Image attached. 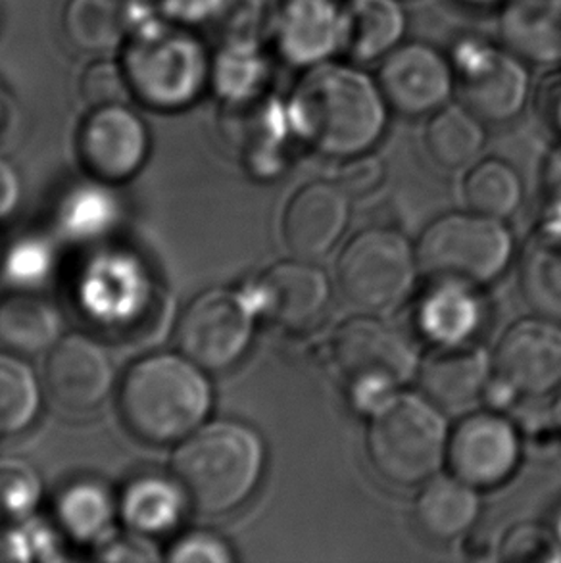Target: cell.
Instances as JSON below:
<instances>
[{"mask_svg":"<svg viewBox=\"0 0 561 563\" xmlns=\"http://www.w3.org/2000/svg\"><path fill=\"white\" fill-rule=\"evenodd\" d=\"M416 244L388 228L360 231L334 264V285L346 305L362 313L393 312L418 283Z\"/></svg>","mask_w":561,"mask_h":563,"instance_id":"6","label":"cell"},{"mask_svg":"<svg viewBox=\"0 0 561 563\" xmlns=\"http://www.w3.org/2000/svg\"><path fill=\"white\" fill-rule=\"evenodd\" d=\"M131 92L154 108H177L197 97L208 79L206 54L182 31L146 27L123 58Z\"/></svg>","mask_w":561,"mask_h":563,"instance_id":"8","label":"cell"},{"mask_svg":"<svg viewBox=\"0 0 561 563\" xmlns=\"http://www.w3.org/2000/svg\"><path fill=\"white\" fill-rule=\"evenodd\" d=\"M387 177V166L380 156L370 153L356 154L337 161L333 179L350 198H365L381 189Z\"/></svg>","mask_w":561,"mask_h":563,"instance_id":"37","label":"cell"},{"mask_svg":"<svg viewBox=\"0 0 561 563\" xmlns=\"http://www.w3.org/2000/svg\"><path fill=\"white\" fill-rule=\"evenodd\" d=\"M61 313L45 298L12 292L0 298V344L14 354H38L61 341Z\"/></svg>","mask_w":561,"mask_h":563,"instance_id":"26","label":"cell"},{"mask_svg":"<svg viewBox=\"0 0 561 563\" xmlns=\"http://www.w3.org/2000/svg\"><path fill=\"white\" fill-rule=\"evenodd\" d=\"M414 306V329L432 349L475 341L485 325V298L477 285L429 279Z\"/></svg>","mask_w":561,"mask_h":563,"instance_id":"18","label":"cell"},{"mask_svg":"<svg viewBox=\"0 0 561 563\" xmlns=\"http://www.w3.org/2000/svg\"><path fill=\"white\" fill-rule=\"evenodd\" d=\"M425 151L439 168L455 172L479 161L486 143L485 122L460 104H447L429 115Z\"/></svg>","mask_w":561,"mask_h":563,"instance_id":"25","label":"cell"},{"mask_svg":"<svg viewBox=\"0 0 561 563\" xmlns=\"http://www.w3.org/2000/svg\"><path fill=\"white\" fill-rule=\"evenodd\" d=\"M22 550L12 534L0 529V562H10V560H20Z\"/></svg>","mask_w":561,"mask_h":563,"instance_id":"44","label":"cell"},{"mask_svg":"<svg viewBox=\"0 0 561 563\" xmlns=\"http://www.w3.org/2000/svg\"><path fill=\"white\" fill-rule=\"evenodd\" d=\"M377 84L388 108L406 118L431 115L455 95L448 56L427 43H403L380 62Z\"/></svg>","mask_w":561,"mask_h":563,"instance_id":"13","label":"cell"},{"mask_svg":"<svg viewBox=\"0 0 561 563\" xmlns=\"http://www.w3.org/2000/svg\"><path fill=\"white\" fill-rule=\"evenodd\" d=\"M462 198L471 212L508 220L524 202V181L509 162L479 158L463 176Z\"/></svg>","mask_w":561,"mask_h":563,"instance_id":"28","label":"cell"},{"mask_svg":"<svg viewBox=\"0 0 561 563\" xmlns=\"http://www.w3.org/2000/svg\"><path fill=\"white\" fill-rule=\"evenodd\" d=\"M274 45L288 66L310 69L344 53V4L339 0H280Z\"/></svg>","mask_w":561,"mask_h":563,"instance_id":"15","label":"cell"},{"mask_svg":"<svg viewBox=\"0 0 561 563\" xmlns=\"http://www.w3.org/2000/svg\"><path fill=\"white\" fill-rule=\"evenodd\" d=\"M481 516V496L452 473L425 481L414 500V521L432 542H454L471 533Z\"/></svg>","mask_w":561,"mask_h":563,"instance_id":"22","label":"cell"},{"mask_svg":"<svg viewBox=\"0 0 561 563\" xmlns=\"http://www.w3.org/2000/svg\"><path fill=\"white\" fill-rule=\"evenodd\" d=\"M521 457V434L504 411H471L450 429L447 467L477 490L506 485L519 470Z\"/></svg>","mask_w":561,"mask_h":563,"instance_id":"11","label":"cell"},{"mask_svg":"<svg viewBox=\"0 0 561 563\" xmlns=\"http://www.w3.org/2000/svg\"><path fill=\"white\" fill-rule=\"evenodd\" d=\"M416 252L419 269L429 279L486 287L512 264L514 236L504 220L471 210L444 213L421 231Z\"/></svg>","mask_w":561,"mask_h":563,"instance_id":"5","label":"cell"},{"mask_svg":"<svg viewBox=\"0 0 561 563\" xmlns=\"http://www.w3.org/2000/svg\"><path fill=\"white\" fill-rule=\"evenodd\" d=\"M100 558L114 562H151L158 556L148 542L141 539H123L107 547V552Z\"/></svg>","mask_w":561,"mask_h":563,"instance_id":"41","label":"cell"},{"mask_svg":"<svg viewBox=\"0 0 561 563\" xmlns=\"http://www.w3.org/2000/svg\"><path fill=\"white\" fill-rule=\"evenodd\" d=\"M41 500L37 472L20 457H0V521L28 518Z\"/></svg>","mask_w":561,"mask_h":563,"instance_id":"35","label":"cell"},{"mask_svg":"<svg viewBox=\"0 0 561 563\" xmlns=\"http://www.w3.org/2000/svg\"><path fill=\"white\" fill-rule=\"evenodd\" d=\"M496 558L506 563H558L561 544L552 527L521 521L504 531L496 544Z\"/></svg>","mask_w":561,"mask_h":563,"instance_id":"34","label":"cell"},{"mask_svg":"<svg viewBox=\"0 0 561 563\" xmlns=\"http://www.w3.org/2000/svg\"><path fill=\"white\" fill-rule=\"evenodd\" d=\"M535 107L548 130L561 141V71L548 76L535 95Z\"/></svg>","mask_w":561,"mask_h":563,"instance_id":"39","label":"cell"},{"mask_svg":"<svg viewBox=\"0 0 561 563\" xmlns=\"http://www.w3.org/2000/svg\"><path fill=\"white\" fill-rule=\"evenodd\" d=\"M148 153V133L135 112L123 104L95 108L79 133L85 168L107 181L133 176Z\"/></svg>","mask_w":561,"mask_h":563,"instance_id":"17","label":"cell"},{"mask_svg":"<svg viewBox=\"0 0 561 563\" xmlns=\"http://www.w3.org/2000/svg\"><path fill=\"white\" fill-rule=\"evenodd\" d=\"M493 375L519 398L561 387V323L535 316L512 323L493 352Z\"/></svg>","mask_w":561,"mask_h":563,"instance_id":"12","label":"cell"},{"mask_svg":"<svg viewBox=\"0 0 561 563\" xmlns=\"http://www.w3.org/2000/svg\"><path fill=\"white\" fill-rule=\"evenodd\" d=\"M56 514L66 533L77 541H92L110 526L114 504L99 485L77 483L62 493Z\"/></svg>","mask_w":561,"mask_h":563,"instance_id":"32","label":"cell"},{"mask_svg":"<svg viewBox=\"0 0 561 563\" xmlns=\"http://www.w3.org/2000/svg\"><path fill=\"white\" fill-rule=\"evenodd\" d=\"M408 15L400 0H346L344 53L360 64L381 62L403 45Z\"/></svg>","mask_w":561,"mask_h":563,"instance_id":"24","label":"cell"},{"mask_svg":"<svg viewBox=\"0 0 561 563\" xmlns=\"http://www.w3.org/2000/svg\"><path fill=\"white\" fill-rule=\"evenodd\" d=\"M256 313L251 295L208 290L183 312L177 325L179 351L202 369H228L249 351Z\"/></svg>","mask_w":561,"mask_h":563,"instance_id":"10","label":"cell"},{"mask_svg":"<svg viewBox=\"0 0 561 563\" xmlns=\"http://www.w3.org/2000/svg\"><path fill=\"white\" fill-rule=\"evenodd\" d=\"M331 282L310 260H283L267 267L252 289L256 310L285 329L310 325L326 312Z\"/></svg>","mask_w":561,"mask_h":563,"instance_id":"16","label":"cell"},{"mask_svg":"<svg viewBox=\"0 0 561 563\" xmlns=\"http://www.w3.org/2000/svg\"><path fill=\"white\" fill-rule=\"evenodd\" d=\"M280 0H221L213 14L226 45H264L274 37Z\"/></svg>","mask_w":561,"mask_h":563,"instance_id":"33","label":"cell"},{"mask_svg":"<svg viewBox=\"0 0 561 563\" xmlns=\"http://www.w3.org/2000/svg\"><path fill=\"white\" fill-rule=\"evenodd\" d=\"M167 560L175 563H229L235 560V554L220 537L195 531L175 542Z\"/></svg>","mask_w":561,"mask_h":563,"instance_id":"38","label":"cell"},{"mask_svg":"<svg viewBox=\"0 0 561 563\" xmlns=\"http://www.w3.org/2000/svg\"><path fill=\"white\" fill-rule=\"evenodd\" d=\"M444 410L421 393L400 390L365 427V454L373 472L395 487H421L447 465Z\"/></svg>","mask_w":561,"mask_h":563,"instance_id":"4","label":"cell"},{"mask_svg":"<svg viewBox=\"0 0 561 563\" xmlns=\"http://www.w3.org/2000/svg\"><path fill=\"white\" fill-rule=\"evenodd\" d=\"M38 385L31 367L10 352H0V434L22 431L38 411Z\"/></svg>","mask_w":561,"mask_h":563,"instance_id":"31","label":"cell"},{"mask_svg":"<svg viewBox=\"0 0 561 563\" xmlns=\"http://www.w3.org/2000/svg\"><path fill=\"white\" fill-rule=\"evenodd\" d=\"M112 379L107 352L89 336H64L46 360V388L66 410H91L99 406L110 393Z\"/></svg>","mask_w":561,"mask_h":563,"instance_id":"19","label":"cell"},{"mask_svg":"<svg viewBox=\"0 0 561 563\" xmlns=\"http://www.w3.org/2000/svg\"><path fill=\"white\" fill-rule=\"evenodd\" d=\"M455 95L485 123L514 122L531 97L527 62L504 45L483 37H463L450 56Z\"/></svg>","mask_w":561,"mask_h":563,"instance_id":"9","label":"cell"},{"mask_svg":"<svg viewBox=\"0 0 561 563\" xmlns=\"http://www.w3.org/2000/svg\"><path fill=\"white\" fill-rule=\"evenodd\" d=\"M331 364L344 390L398 393L418 377L421 358L400 329L375 313H362L334 331Z\"/></svg>","mask_w":561,"mask_h":563,"instance_id":"7","label":"cell"},{"mask_svg":"<svg viewBox=\"0 0 561 563\" xmlns=\"http://www.w3.org/2000/svg\"><path fill=\"white\" fill-rule=\"evenodd\" d=\"M177 485L156 477L131 483L122 498L123 518L138 533L167 531L182 516V493Z\"/></svg>","mask_w":561,"mask_h":563,"instance_id":"30","label":"cell"},{"mask_svg":"<svg viewBox=\"0 0 561 563\" xmlns=\"http://www.w3.org/2000/svg\"><path fill=\"white\" fill-rule=\"evenodd\" d=\"M212 387L187 356L156 354L131 367L120 388V411L131 433L146 442L183 441L205 423Z\"/></svg>","mask_w":561,"mask_h":563,"instance_id":"3","label":"cell"},{"mask_svg":"<svg viewBox=\"0 0 561 563\" xmlns=\"http://www.w3.org/2000/svg\"><path fill=\"white\" fill-rule=\"evenodd\" d=\"M220 2L221 0H164L169 14L182 20H193V22L202 18H213Z\"/></svg>","mask_w":561,"mask_h":563,"instance_id":"42","label":"cell"},{"mask_svg":"<svg viewBox=\"0 0 561 563\" xmlns=\"http://www.w3.org/2000/svg\"><path fill=\"white\" fill-rule=\"evenodd\" d=\"M20 200V179L14 168L4 158H0V220L14 212Z\"/></svg>","mask_w":561,"mask_h":563,"instance_id":"43","label":"cell"},{"mask_svg":"<svg viewBox=\"0 0 561 563\" xmlns=\"http://www.w3.org/2000/svg\"><path fill=\"white\" fill-rule=\"evenodd\" d=\"M542 197L547 202V218L561 221V141L548 153L542 164Z\"/></svg>","mask_w":561,"mask_h":563,"instance_id":"40","label":"cell"},{"mask_svg":"<svg viewBox=\"0 0 561 563\" xmlns=\"http://www.w3.org/2000/svg\"><path fill=\"white\" fill-rule=\"evenodd\" d=\"M552 529H554L556 537L561 544V506L556 510L554 521H552Z\"/></svg>","mask_w":561,"mask_h":563,"instance_id":"47","label":"cell"},{"mask_svg":"<svg viewBox=\"0 0 561 563\" xmlns=\"http://www.w3.org/2000/svg\"><path fill=\"white\" fill-rule=\"evenodd\" d=\"M352 198L333 179L304 184L280 213V239L293 258H323L349 228Z\"/></svg>","mask_w":561,"mask_h":563,"instance_id":"14","label":"cell"},{"mask_svg":"<svg viewBox=\"0 0 561 563\" xmlns=\"http://www.w3.org/2000/svg\"><path fill=\"white\" fill-rule=\"evenodd\" d=\"M79 95L91 108L123 104L131 95L130 81L123 68L112 62H95L79 77Z\"/></svg>","mask_w":561,"mask_h":563,"instance_id":"36","label":"cell"},{"mask_svg":"<svg viewBox=\"0 0 561 563\" xmlns=\"http://www.w3.org/2000/svg\"><path fill=\"white\" fill-rule=\"evenodd\" d=\"M130 0H69L62 15V31L79 53H108L130 31Z\"/></svg>","mask_w":561,"mask_h":563,"instance_id":"27","label":"cell"},{"mask_svg":"<svg viewBox=\"0 0 561 563\" xmlns=\"http://www.w3.org/2000/svg\"><path fill=\"white\" fill-rule=\"evenodd\" d=\"M285 102L293 135L331 161L370 153L387 131L391 108L377 79L346 64L304 69Z\"/></svg>","mask_w":561,"mask_h":563,"instance_id":"1","label":"cell"},{"mask_svg":"<svg viewBox=\"0 0 561 563\" xmlns=\"http://www.w3.org/2000/svg\"><path fill=\"white\" fill-rule=\"evenodd\" d=\"M266 457V444L252 427L213 421L183 439L172 467L179 487L200 510L228 514L256 493Z\"/></svg>","mask_w":561,"mask_h":563,"instance_id":"2","label":"cell"},{"mask_svg":"<svg viewBox=\"0 0 561 563\" xmlns=\"http://www.w3.org/2000/svg\"><path fill=\"white\" fill-rule=\"evenodd\" d=\"M210 74L213 87L223 99L243 104L264 95L270 81V64L262 46L226 45Z\"/></svg>","mask_w":561,"mask_h":563,"instance_id":"29","label":"cell"},{"mask_svg":"<svg viewBox=\"0 0 561 563\" xmlns=\"http://www.w3.org/2000/svg\"><path fill=\"white\" fill-rule=\"evenodd\" d=\"M517 283L535 316L561 323V221L547 218L527 236L517 258Z\"/></svg>","mask_w":561,"mask_h":563,"instance_id":"23","label":"cell"},{"mask_svg":"<svg viewBox=\"0 0 561 563\" xmlns=\"http://www.w3.org/2000/svg\"><path fill=\"white\" fill-rule=\"evenodd\" d=\"M491 377L493 354L475 343L432 349L418 372L421 395L444 411L465 410L483 400Z\"/></svg>","mask_w":561,"mask_h":563,"instance_id":"20","label":"cell"},{"mask_svg":"<svg viewBox=\"0 0 561 563\" xmlns=\"http://www.w3.org/2000/svg\"><path fill=\"white\" fill-rule=\"evenodd\" d=\"M550 426L561 439V387L556 390L554 402L550 406Z\"/></svg>","mask_w":561,"mask_h":563,"instance_id":"45","label":"cell"},{"mask_svg":"<svg viewBox=\"0 0 561 563\" xmlns=\"http://www.w3.org/2000/svg\"><path fill=\"white\" fill-rule=\"evenodd\" d=\"M458 2H462V4H468V7L473 8H485L494 7V4H498V2H504V0H458Z\"/></svg>","mask_w":561,"mask_h":563,"instance_id":"46","label":"cell"},{"mask_svg":"<svg viewBox=\"0 0 561 563\" xmlns=\"http://www.w3.org/2000/svg\"><path fill=\"white\" fill-rule=\"evenodd\" d=\"M502 45L535 66L561 64V0H504Z\"/></svg>","mask_w":561,"mask_h":563,"instance_id":"21","label":"cell"}]
</instances>
